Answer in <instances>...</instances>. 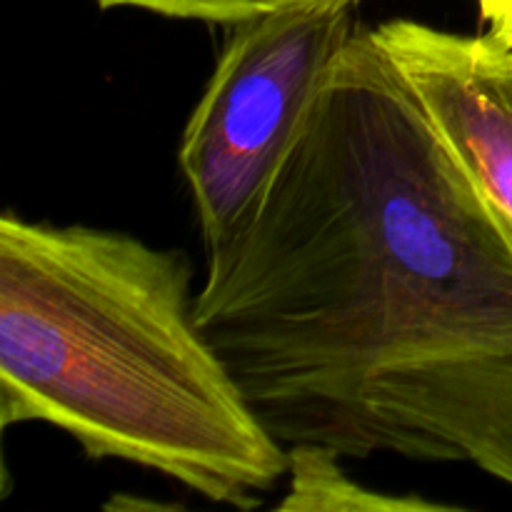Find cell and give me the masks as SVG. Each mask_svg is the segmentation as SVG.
<instances>
[{
    "label": "cell",
    "mask_w": 512,
    "mask_h": 512,
    "mask_svg": "<svg viewBox=\"0 0 512 512\" xmlns=\"http://www.w3.org/2000/svg\"><path fill=\"white\" fill-rule=\"evenodd\" d=\"M510 70H512V50H510Z\"/></svg>",
    "instance_id": "obj_9"
},
{
    "label": "cell",
    "mask_w": 512,
    "mask_h": 512,
    "mask_svg": "<svg viewBox=\"0 0 512 512\" xmlns=\"http://www.w3.org/2000/svg\"><path fill=\"white\" fill-rule=\"evenodd\" d=\"M45 423L210 503L253 510L288 475L198 325L183 250L90 225L0 218V425Z\"/></svg>",
    "instance_id": "obj_2"
},
{
    "label": "cell",
    "mask_w": 512,
    "mask_h": 512,
    "mask_svg": "<svg viewBox=\"0 0 512 512\" xmlns=\"http://www.w3.org/2000/svg\"><path fill=\"white\" fill-rule=\"evenodd\" d=\"M343 455L320 443H295L288 448V498L283 512H438L458 510L455 505L433 503L418 495L375 493L345 475Z\"/></svg>",
    "instance_id": "obj_6"
},
{
    "label": "cell",
    "mask_w": 512,
    "mask_h": 512,
    "mask_svg": "<svg viewBox=\"0 0 512 512\" xmlns=\"http://www.w3.org/2000/svg\"><path fill=\"white\" fill-rule=\"evenodd\" d=\"M375 38L512 235V70L493 35L388 20Z\"/></svg>",
    "instance_id": "obj_4"
},
{
    "label": "cell",
    "mask_w": 512,
    "mask_h": 512,
    "mask_svg": "<svg viewBox=\"0 0 512 512\" xmlns=\"http://www.w3.org/2000/svg\"><path fill=\"white\" fill-rule=\"evenodd\" d=\"M103 10L110 8H138L148 13L165 15L178 20H203V23L235 25L260 15L280 13V10L308 8V5L348 3L360 0H95Z\"/></svg>",
    "instance_id": "obj_7"
},
{
    "label": "cell",
    "mask_w": 512,
    "mask_h": 512,
    "mask_svg": "<svg viewBox=\"0 0 512 512\" xmlns=\"http://www.w3.org/2000/svg\"><path fill=\"white\" fill-rule=\"evenodd\" d=\"M350 8L280 10L235 23L225 38L178 150L205 248L228 238L273 175L330 65L353 38Z\"/></svg>",
    "instance_id": "obj_3"
},
{
    "label": "cell",
    "mask_w": 512,
    "mask_h": 512,
    "mask_svg": "<svg viewBox=\"0 0 512 512\" xmlns=\"http://www.w3.org/2000/svg\"><path fill=\"white\" fill-rule=\"evenodd\" d=\"M363 403L373 453L468 460L512 485V355L388 370L370 380Z\"/></svg>",
    "instance_id": "obj_5"
},
{
    "label": "cell",
    "mask_w": 512,
    "mask_h": 512,
    "mask_svg": "<svg viewBox=\"0 0 512 512\" xmlns=\"http://www.w3.org/2000/svg\"><path fill=\"white\" fill-rule=\"evenodd\" d=\"M480 20L503 48L512 50V0H478Z\"/></svg>",
    "instance_id": "obj_8"
},
{
    "label": "cell",
    "mask_w": 512,
    "mask_h": 512,
    "mask_svg": "<svg viewBox=\"0 0 512 512\" xmlns=\"http://www.w3.org/2000/svg\"><path fill=\"white\" fill-rule=\"evenodd\" d=\"M205 250L198 325L283 445L370 455V380L512 355L510 230L368 28Z\"/></svg>",
    "instance_id": "obj_1"
}]
</instances>
